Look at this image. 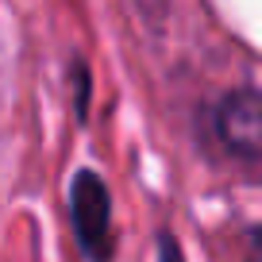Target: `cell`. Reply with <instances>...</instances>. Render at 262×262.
I'll return each instance as SVG.
<instances>
[{
	"mask_svg": "<svg viewBox=\"0 0 262 262\" xmlns=\"http://www.w3.org/2000/svg\"><path fill=\"white\" fill-rule=\"evenodd\" d=\"M70 216H74L77 243L89 258L112 254V201H108V185L93 170H81L70 185Z\"/></svg>",
	"mask_w": 262,
	"mask_h": 262,
	"instance_id": "1",
	"label": "cell"
},
{
	"mask_svg": "<svg viewBox=\"0 0 262 262\" xmlns=\"http://www.w3.org/2000/svg\"><path fill=\"white\" fill-rule=\"evenodd\" d=\"M216 139L235 158H262V93L258 89H235L216 104L212 112Z\"/></svg>",
	"mask_w": 262,
	"mask_h": 262,
	"instance_id": "2",
	"label": "cell"
},
{
	"mask_svg": "<svg viewBox=\"0 0 262 262\" xmlns=\"http://www.w3.org/2000/svg\"><path fill=\"white\" fill-rule=\"evenodd\" d=\"M254 239H258V251H262V231H254Z\"/></svg>",
	"mask_w": 262,
	"mask_h": 262,
	"instance_id": "3",
	"label": "cell"
}]
</instances>
